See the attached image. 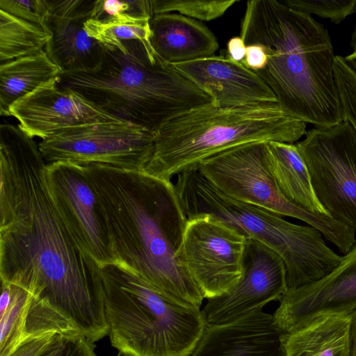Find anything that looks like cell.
<instances>
[{
    "mask_svg": "<svg viewBox=\"0 0 356 356\" xmlns=\"http://www.w3.org/2000/svg\"><path fill=\"white\" fill-rule=\"evenodd\" d=\"M38 145L0 125V275L31 293L26 338L47 333L95 343L108 334L100 267L63 223Z\"/></svg>",
    "mask_w": 356,
    "mask_h": 356,
    "instance_id": "obj_1",
    "label": "cell"
},
{
    "mask_svg": "<svg viewBox=\"0 0 356 356\" xmlns=\"http://www.w3.org/2000/svg\"><path fill=\"white\" fill-rule=\"evenodd\" d=\"M82 165L97 195L114 261L161 291L200 307L204 296L177 259L187 217L175 184L144 170Z\"/></svg>",
    "mask_w": 356,
    "mask_h": 356,
    "instance_id": "obj_2",
    "label": "cell"
},
{
    "mask_svg": "<svg viewBox=\"0 0 356 356\" xmlns=\"http://www.w3.org/2000/svg\"><path fill=\"white\" fill-rule=\"evenodd\" d=\"M246 45L266 50V67L256 72L292 117L316 127L343 121L328 31L312 15L278 0L246 3L241 35Z\"/></svg>",
    "mask_w": 356,
    "mask_h": 356,
    "instance_id": "obj_3",
    "label": "cell"
},
{
    "mask_svg": "<svg viewBox=\"0 0 356 356\" xmlns=\"http://www.w3.org/2000/svg\"><path fill=\"white\" fill-rule=\"evenodd\" d=\"M94 70L62 72L56 83L106 113L154 133L172 116L211 97L161 58L150 42L132 40L104 47Z\"/></svg>",
    "mask_w": 356,
    "mask_h": 356,
    "instance_id": "obj_4",
    "label": "cell"
},
{
    "mask_svg": "<svg viewBox=\"0 0 356 356\" xmlns=\"http://www.w3.org/2000/svg\"><path fill=\"white\" fill-rule=\"evenodd\" d=\"M306 124L277 102L222 107L210 102L172 116L153 133L154 149L144 171L171 180L234 146L260 141L294 143L306 134Z\"/></svg>",
    "mask_w": 356,
    "mask_h": 356,
    "instance_id": "obj_5",
    "label": "cell"
},
{
    "mask_svg": "<svg viewBox=\"0 0 356 356\" xmlns=\"http://www.w3.org/2000/svg\"><path fill=\"white\" fill-rule=\"evenodd\" d=\"M112 346L124 356H188L207 324L200 307L158 289L119 262L100 267Z\"/></svg>",
    "mask_w": 356,
    "mask_h": 356,
    "instance_id": "obj_6",
    "label": "cell"
},
{
    "mask_svg": "<svg viewBox=\"0 0 356 356\" xmlns=\"http://www.w3.org/2000/svg\"><path fill=\"white\" fill-rule=\"evenodd\" d=\"M175 188L187 218L212 216L279 254L286 266L288 289L316 282L343 259L315 227L294 224L266 209L227 197L197 169L179 174Z\"/></svg>",
    "mask_w": 356,
    "mask_h": 356,
    "instance_id": "obj_7",
    "label": "cell"
},
{
    "mask_svg": "<svg viewBox=\"0 0 356 356\" xmlns=\"http://www.w3.org/2000/svg\"><path fill=\"white\" fill-rule=\"evenodd\" d=\"M268 142L239 145L202 161L197 170L219 191L239 202L266 209L315 227L341 253L356 243V231L329 216L309 212L287 200L268 164Z\"/></svg>",
    "mask_w": 356,
    "mask_h": 356,
    "instance_id": "obj_8",
    "label": "cell"
},
{
    "mask_svg": "<svg viewBox=\"0 0 356 356\" xmlns=\"http://www.w3.org/2000/svg\"><path fill=\"white\" fill-rule=\"evenodd\" d=\"M318 200L336 220L356 231V131L348 122L316 127L296 144Z\"/></svg>",
    "mask_w": 356,
    "mask_h": 356,
    "instance_id": "obj_9",
    "label": "cell"
},
{
    "mask_svg": "<svg viewBox=\"0 0 356 356\" xmlns=\"http://www.w3.org/2000/svg\"><path fill=\"white\" fill-rule=\"evenodd\" d=\"M38 147L47 163H99L142 171L152 155L154 134L123 120L97 122L61 130Z\"/></svg>",
    "mask_w": 356,
    "mask_h": 356,
    "instance_id": "obj_10",
    "label": "cell"
},
{
    "mask_svg": "<svg viewBox=\"0 0 356 356\" xmlns=\"http://www.w3.org/2000/svg\"><path fill=\"white\" fill-rule=\"evenodd\" d=\"M246 238L210 216L187 218L177 254L204 298L219 296L241 279Z\"/></svg>",
    "mask_w": 356,
    "mask_h": 356,
    "instance_id": "obj_11",
    "label": "cell"
},
{
    "mask_svg": "<svg viewBox=\"0 0 356 356\" xmlns=\"http://www.w3.org/2000/svg\"><path fill=\"white\" fill-rule=\"evenodd\" d=\"M45 177L55 208L79 248L99 267L114 262L98 197L83 166L47 163Z\"/></svg>",
    "mask_w": 356,
    "mask_h": 356,
    "instance_id": "obj_12",
    "label": "cell"
},
{
    "mask_svg": "<svg viewBox=\"0 0 356 356\" xmlns=\"http://www.w3.org/2000/svg\"><path fill=\"white\" fill-rule=\"evenodd\" d=\"M287 290L286 266L280 256L246 238L241 279L226 293L208 299L202 312L207 325L232 323L280 300Z\"/></svg>",
    "mask_w": 356,
    "mask_h": 356,
    "instance_id": "obj_13",
    "label": "cell"
},
{
    "mask_svg": "<svg viewBox=\"0 0 356 356\" xmlns=\"http://www.w3.org/2000/svg\"><path fill=\"white\" fill-rule=\"evenodd\" d=\"M273 315L284 333L295 331L327 316H351L356 312V243L341 263L321 279L288 289Z\"/></svg>",
    "mask_w": 356,
    "mask_h": 356,
    "instance_id": "obj_14",
    "label": "cell"
},
{
    "mask_svg": "<svg viewBox=\"0 0 356 356\" xmlns=\"http://www.w3.org/2000/svg\"><path fill=\"white\" fill-rule=\"evenodd\" d=\"M58 79L45 83L14 103L10 116L31 138L47 139L74 126L104 121L122 120L74 91L57 86Z\"/></svg>",
    "mask_w": 356,
    "mask_h": 356,
    "instance_id": "obj_15",
    "label": "cell"
},
{
    "mask_svg": "<svg viewBox=\"0 0 356 356\" xmlns=\"http://www.w3.org/2000/svg\"><path fill=\"white\" fill-rule=\"evenodd\" d=\"M95 1L47 0L46 29L50 39L44 51L63 72L91 71L102 63L104 47L86 32Z\"/></svg>",
    "mask_w": 356,
    "mask_h": 356,
    "instance_id": "obj_16",
    "label": "cell"
},
{
    "mask_svg": "<svg viewBox=\"0 0 356 356\" xmlns=\"http://www.w3.org/2000/svg\"><path fill=\"white\" fill-rule=\"evenodd\" d=\"M172 66L218 106L277 102L273 92L256 72L228 57L213 55Z\"/></svg>",
    "mask_w": 356,
    "mask_h": 356,
    "instance_id": "obj_17",
    "label": "cell"
},
{
    "mask_svg": "<svg viewBox=\"0 0 356 356\" xmlns=\"http://www.w3.org/2000/svg\"><path fill=\"white\" fill-rule=\"evenodd\" d=\"M284 332L257 310L236 321L207 325L188 356H284Z\"/></svg>",
    "mask_w": 356,
    "mask_h": 356,
    "instance_id": "obj_18",
    "label": "cell"
},
{
    "mask_svg": "<svg viewBox=\"0 0 356 356\" xmlns=\"http://www.w3.org/2000/svg\"><path fill=\"white\" fill-rule=\"evenodd\" d=\"M149 26L153 49L172 65L213 56L218 48L216 36L207 26L181 14L154 15Z\"/></svg>",
    "mask_w": 356,
    "mask_h": 356,
    "instance_id": "obj_19",
    "label": "cell"
},
{
    "mask_svg": "<svg viewBox=\"0 0 356 356\" xmlns=\"http://www.w3.org/2000/svg\"><path fill=\"white\" fill-rule=\"evenodd\" d=\"M284 356H353L351 316L316 318L284 333Z\"/></svg>",
    "mask_w": 356,
    "mask_h": 356,
    "instance_id": "obj_20",
    "label": "cell"
},
{
    "mask_svg": "<svg viewBox=\"0 0 356 356\" xmlns=\"http://www.w3.org/2000/svg\"><path fill=\"white\" fill-rule=\"evenodd\" d=\"M268 145L270 170L284 197L309 212L330 216L317 198L296 144L270 141Z\"/></svg>",
    "mask_w": 356,
    "mask_h": 356,
    "instance_id": "obj_21",
    "label": "cell"
},
{
    "mask_svg": "<svg viewBox=\"0 0 356 356\" xmlns=\"http://www.w3.org/2000/svg\"><path fill=\"white\" fill-rule=\"evenodd\" d=\"M62 72L44 50L1 63V115L10 116V108L14 103L41 86L58 79Z\"/></svg>",
    "mask_w": 356,
    "mask_h": 356,
    "instance_id": "obj_22",
    "label": "cell"
},
{
    "mask_svg": "<svg viewBox=\"0 0 356 356\" xmlns=\"http://www.w3.org/2000/svg\"><path fill=\"white\" fill-rule=\"evenodd\" d=\"M0 356H8L26 340L25 326L31 293L15 284L1 280Z\"/></svg>",
    "mask_w": 356,
    "mask_h": 356,
    "instance_id": "obj_23",
    "label": "cell"
},
{
    "mask_svg": "<svg viewBox=\"0 0 356 356\" xmlns=\"http://www.w3.org/2000/svg\"><path fill=\"white\" fill-rule=\"evenodd\" d=\"M50 35L42 27L0 10V62L44 50Z\"/></svg>",
    "mask_w": 356,
    "mask_h": 356,
    "instance_id": "obj_24",
    "label": "cell"
},
{
    "mask_svg": "<svg viewBox=\"0 0 356 356\" xmlns=\"http://www.w3.org/2000/svg\"><path fill=\"white\" fill-rule=\"evenodd\" d=\"M150 19H88L84 29L88 35L104 47L120 48L122 42L139 40L150 42Z\"/></svg>",
    "mask_w": 356,
    "mask_h": 356,
    "instance_id": "obj_25",
    "label": "cell"
},
{
    "mask_svg": "<svg viewBox=\"0 0 356 356\" xmlns=\"http://www.w3.org/2000/svg\"><path fill=\"white\" fill-rule=\"evenodd\" d=\"M237 0H152L153 15L179 12L186 17L202 21L217 19Z\"/></svg>",
    "mask_w": 356,
    "mask_h": 356,
    "instance_id": "obj_26",
    "label": "cell"
},
{
    "mask_svg": "<svg viewBox=\"0 0 356 356\" xmlns=\"http://www.w3.org/2000/svg\"><path fill=\"white\" fill-rule=\"evenodd\" d=\"M153 15L152 0H97L91 19H151Z\"/></svg>",
    "mask_w": 356,
    "mask_h": 356,
    "instance_id": "obj_27",
    "label": "cell"
},
{
    "mask_svg": "<svg viewBox=\"0 0 356 356\" xmlns=\"http://www.w3.org/2000/svg\"><path fill=\"white\" fill-rule=\"evenodd\" d=\"M288 7L301 13L329 19L339 24L356 12V0H282Z\"/></svg>",
    "mask_w": 356,
    "mask_h": 356,
    "instance_id": "obj_28",
    "label": "cell"
},
{
    "mask_svg": "<svg viewBox=\"0 0 356 356\" xmlns=\"http://www.w3.org/2000/svg\"><path fill=\"white\" fill-rule=\"evenodd\" d=\"M334 74L343 120L348 121L356 131V73L346 63L343 57L335 56Z\"/></svg>",
    "mask_w": 356,
    "mask_h": 356,
    "instance_id": "obj_29",
    "label": "cell"
},
{
    "mask_svg": "<svg viewBox=\"0 0 356 356\" xmlns=\"http://www.w3.org/2000/svg\"><path fill=\"white\" fill-rule=\"evenodd\" d=\"M0 10L20 19L38 25L47 32V0H0Z\"/></svg>",
    "mask_w": 356,
    "mask_h": 356,
    "instance_id": "obj_30",
    "label": "cell"
},
{
    "mask_svg": "<svg viewBox=\"0 0 356 356\" xmlns=\"http://www.w3.org/2000/svg\"><path fill=\"white\" fill-rule=\"evenodd\" d=\"M94 343L81 336L56 334L38 356H97Z\"/></svg>",
    "mask_w": 356,
    "mask_h": 356,
    "instance_id": "obj_31",
    "label": "cell"
},
{
    "mask_svg": "<svg viewBox=\"0 0 356 356\" xmlns=\"http://www.w3.org/2000/svg\"><path fill=\"white\" fill-rule=\"evenodd\" d=\"M55 333H47L27 339L8 356H38L51 341Z\"/></svg>",
    "mask_w": 356,
    "mask_h": 356,
    "instance_id": "obj_32",
    "label": "cell"
},
{
    "mask_svg": "<svg viewBox=\"0 0 356 356\" xmlns=\"http://www.w3.org/2000/svg\"><path fill=\"white\" fill-rule=\"evenodd\" d=\"M267 62V54L261 45H247L245 56L241 62L246 67L254 72L261 71L266 67Z\"/></svg>",
    "mask_w": 356,
    "mask_h": 356,
    "instance_id": "obj_33",
    "label": "cell"
},
{
    "mask_svg": "<svg viewBox=\"0 0 356 356\" xmlns=\"http://www.w3.org/2000/svg\"><path fill=\"white\" fill-rule=\"evenodd\" d=\"M247 45L241 36L232 37L227 42V56L229 58L241 63L245 56Z\"/></svg>",
    "mask_w": 356,
    "mask_h": 356,
    "instance_id": "obj_34",
    "label": "cell"
},
{
    "mask_svg": "<svg viewBox=\"0 0 356 356\" xmlns=\"http://www.w3.org/2000/svg\"><path fill=\"white\" fill-rule=\"evenodd\" d=\"M351 337L353 356H356V312L351 315Z\"/></svg>",
    "mask_w": 356,
    "mask_h": 356,
    "instance_id": "obj_35",
    "label": "cell"
},
{
    "mask_svg": "<svg viewBox=\"0 0 356 356\" xmlns=\"http://www.w3.org/2000/svg\"><path fill=\"white\" fill-rule=\"evenodd\" d=\"M343 58L348 67L356 73V54L353 52Z\"/></svg>",
    "mask_w": 356,
    "mask_h": 356,
    "instance_id": "obj_36",
    "label": "cell"
},
{
    "mask_svg": "<svg viewBox=\"0 0 356 356\" xmlns=\"http://www.w3.org/2000/svg\"><path fill=\"white\" fill-rule=\"evenodd\" d=\"M350 46L353 49V53L356 54V24L351 35Z\"/></svg>",
    "mask_w": 356,
    "mask_h": 356,
    "instance_id": "obj_37",
    "label": "cell"
}]
</instances>
